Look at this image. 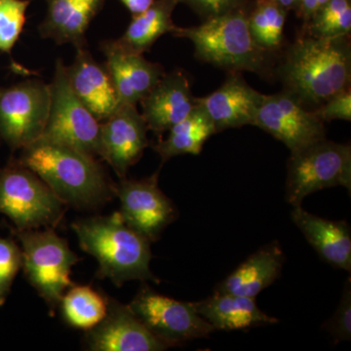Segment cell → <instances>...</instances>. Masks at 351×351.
<instances>
[{"label": "cell", "mask_w": 351, "mask_h": 351, "mask_svg": "<svg viewBox=\"0 0 351 351\" xmlns=\"http://www.w3.org/2000/svg\"><path fill=\"white\" fill-rule=\"evenodd\" d=\"M350 36L317 38L304 34L288 50L278 68L284 92L314 110L350 87Z\"/></svg>", "instance_id": "cell-1"}, {"label": "cell", "mask_w": 351, "mask_h": 351, "mask_svg": "<svg viewBox=\"0 0 351 351\" xmlns=\"http://www.w3.org/2000/svg\"><path fill=\"white\" fill-rule=\"evenodd\" d=\"M80 248L99 263V276L117 286L131 280L159 283L151 270V242L126 225L119 212L71 225Z\"/></svg>", "instance_id": "cell-2"}, {"label": "cell", "mask_w": 351, "mask_h": 351, "mask_svg": "<svg viewBox=\"0 0 351 351\" xmlns=\"http://www.w3.org/2000/svg\"><path fill=\"white\" fill-rule=\"evenodd\" d=\"M23 151L20 163L38 176L64 203L90 207L110 195L105 174L94 156L43 140Z\"/></svg>", "instance_id": "cell-3"}, {"label": "cell", "mask_w": 351, "mask_h": 351, "mask_svg": "<svg viewBox=\"0 0 351 351\" xmlns=\"http://www.w3.org/2000/svg\"><path fill=\"white\" fill-rule=\"evenodd\" d=\"M248 14L240 6L204 20L196 27H177L172 34L189 39L195 45V57L204 63L230 73H263L269 64L270 52L254 40L249 29Z\"/></svg>", "instance_id": "cell-4"}, {"label": "cell", "mask_w": 351, "mask_h": 351, "mask_svg": "<svg viewBox=\"0 0 351 351\" xmlns=\"http://www.w3.org/2000/svg\"><path fill=\"white\" fill-rule=\"evenodd\" d=\"M285 199L293 207L321 189L343 186L351 191V147L321 140L289 158Z\"/></svg>", "instance_id": "cell-5"}, {"label": "cell", "mask_w": 351, "mask_h": 351, "mask_svg": "<svg viewBox=\"0 0 351 351\" xmlns=\"http://www.w3.org/2000/svg\"><path fill=\"white\" fill-rule=\"evenodd\" d=\"M17 237L22 244V267L27 280L49 306L59 304L66 291L73 286L71 272L77 256L53 230H18Z\"/></svg>", "instance_id": "cell-6"}, {"label": "cell", "mask_w": 351, "mask_h": 351, "mask_svg": "<svg viewBox=\"0 0 351 351\" xmlns=\"http://www.w3.org/2000/svg\"><path fill=\"white\" fill-rule=\"evenodd\" d=\"M49 117L38 140L66 145L89 156H98L101 122L96 119L73 92L66 66L58 60L49 84Z\"/></svg>", "instance_id": "cell-7"}, {"label": "cell", "mask_w": 351, "mask_h": 351, "mask_svg": "<svg viewBox=\"0 0 351 351\" xmlns=\"http://www.w3.org/2000/svg\"><path fill=\"white\" fill-rule=\"evenodd\" d=\"M63 201L32 171L20 163L0 172V214L18 230L56 225L64 213Z\"/></svg>", "instance_id": "cell-8"}, {"label": "cell", "mask_w": 351, "mask_h": 351, "mask_svg": "<svg viewBox=\"0 0 351 351\" xmlns=\"http://www.w3.org/2000/svg\"><path fill=\"white\" fill-rule=\"evenodd\" d=\"M152 335L168 348L208 338L213 327L196 311L193 302L171 299L144 286L128 304Z\"/></svg>", "instance_id": "cell-9"}, {"label": "cell", "mask_w": 351, "mask_h": 351, "mask_svg": "<svg viewBox=\"0 0 351 351\" xmlns=\"http://www.w3.org/2000/svg\"><path fill=\"white\" fill-rule=\"evenodd\" d=\"M50 86L25 80L0 91V136L13 149H25L43 135L50 110Z\"/></svg>", "instance_id": "cell-10"}, {"label": "cell", "mask_w": 351, "mask_h": 351, "mask_svg": "<svg viewBox=\"0 0 351 351\" xmlns=\"http://www.w3.org/2000/svg\"><path fill=\"white\" fill-rule=\"evenodd\" d=\"M324 121L286 92L263 95L255 124L282 142L291 154L326 138Z\"/></svg>", "instance_id": "cell-11"}, {"label": "cell", "mask_w": 351, "mask_h": 351, "mask_svg": "<svg viewBox=\"0 0 351 351\" xmlns=\"http://www.w3.org/2000/svg\"><path fill=\"white\" fill-rule=\"evenodd\" d=\"M113 193L119 198V213L126 225L151 243L177 217L172 201L159 189L157 173L138 181L123 178L113 186Z\"/></svg>", "instance_id": "cell-12"}, {"label": "cell", "mask_w": 351, "mask_h": 351, "mask_svg": "<svg viewBox=\"0 0 351 351\" xmlns=\"http://www.w3.org/2000/svg\"><path fill=\"white\" fill-rule=\"evenodd\" d=\"M147 131L137 107L120 104L110 117L101 122L98 156L123 179L149 145Z\"/></svg>", "instance_id": "cell-13"}, {"label": "cell", "mask_w": 351, "mask_h": 351, "mask_svg": "<svg viewBox=\"0 0 351 351\" xmlns=\"http://www.w3.org/2000/svg\"><path fill=\"white\" fill-rule=\"evenodd\" d=\"M85 341L93 351H161L168 346L152 335L129 306L108 300L107 313L88 330Z\"/></svg>", "instance_id": "cell-14"}, {"label": "cell", "mask_w": 351, "mask_h": 351, "mask_svg": "<svg viewBox=\"0 0 351 351\" xmlns=\"http://www.w3.org/2000/svg\"><path fill=\"white\" fill-rule=\"evenodd\" d=\"M105 68L120 104L137 106L164 75L162 66L147 61L144 54L122 47L117 40L101 43Z\"/></svg>", "instance_id": "cell-15"}, {"label": "cell", "mask_w": 351, "mask_h": 351, "mask_svg": "<svg viewBox=\"0 0 351 351\" xmlns=\"http://www.w3.org/2000/svg\"><path fill=\"white\" fill-rule=\"evenodd\" d=\"M141 104L147 129L161 135L188 117L196 106V98L188 75L176 69L164 73Z\"/></svg>", "instance_id": "cell-16"}, {"label": "cell", "mask_w": 351, "mask_h": 351, "mask_svg": "<svg viewBox=\"0 0 351 351\" xmlns=\"http://www.w3.org/2000/svg\"><path fill=\"white\" fill-rule=\"evenodd\" d=\"M263 94L245 82L239 73H232L213 93L196 98L198 105L218 132L254 125Z\"/></svg>", "instance_id": "cell-17"}, {"label": "cell", "mask_w": 351, "mask_h": 351, "mask_svg": "<svg viewBox=\"0 0 351 351\" xmlns=\"http://www.w3.org/2000/svg\"><path fill=\"white\" fill-rule=\"evenodd\" d=\"M75 48V62L66 66L69 84L96 119L104 121L119 106L117 92L105 66L95 61L85 44Z\"/></svg>", "instance_id": "cell-18"}, {"label": "cell", "mask_w": 351, "mask_h": 351, "mask_svg": "<svg viewBox=\"0 0 351 351\" xmlns=\"http://www.w3.org/2000/svg\"><path fill=\"white\" fill-rule=\"evenodd\" d=\"M292 221L325 262L351 271V230L346 221L323 219L294 207Z\"/></svg>", "instance_id": "cell-19"}, {"label": "cell", "mask_w": 351, "mask_h": 351, "mask_svg": "<svg viewBox=\"0 0 351 351\" xmlns=\"http://www.w3.org/2000/svg\"><path fill=\"white\" fill-rule=\"evenodd\" d=\"M196 311L208 321L215 331H234L274 325L278 319L267 315L258 306L256 298L217 292L207 299L193 302Z\"/></svg>", "instance_id": "cell-20"}, {"label": "cell", "mask_w": 351, "mask_h": 351, "mask_svg": "<svg viewBox=\"0 0 351 351\" xmlns=\"http://www.w3.org/2000/svg\"><path fill=\"white\" fill-rule=\"evenodd\" d=\"M285 256L278 242L265 245L219 282L215 291L256 298L276 282L282 270Z\"/></svg>", "instance_id": "cell-21"}, {"label": "cell", "mask_w": 351, "mask_h": 351, "mask_svg": "<svg viewBox=\"0 0 351 351\" xmlns=\"http://www.w3.org/2000/svg\"><path fill=\"white\" fill-rule=\"evenodd\" d=\"M47 14L40 36L58 44H85V32L106 0H45Z\"/></svg>", "instance_id": "cell-22"}, {"label": "cell", "mask_w": 351, "mask_h": 351, "mask_svg": "<svg viewBox=\"0 0 351 351\" xmlns=\"http://www.w3.org/2000/svg\"><path fill=\"white\" fill-rule=\"evenodd\" d=\"M177 4V0H156L144 12L133 16L117 43L127 50L144 54L157 39L164 34H173L177 29L172 20Z\"/></svg>", "instance_id": "cell-23"}, {"label": "cell", "mask_w": 351, "mask_h": 351, "mask_svg": "<svg viewBox=\"0 0 351 351\" xmlns=\"http://www.w3.org/2000/svg\"><path fill=\"white\" fill-rule=\"evenodd\" d=\"M216 133L211 120L196 101L188 117L173 126L167 138L159 141L154 149L163 162L182 154L198 156L208 138Z\"/></svg>", "instance_id": "cell-24"}, {"label": "cell", "mask_w": 351, "mask_h": 351, "mask_svg": "<svg viewBox=\"0 0 351 351\" xmlns=\"http://www.w3.org/2000/svg\"><path fill=\"white\" fill-rule=\"evenodd\" d=\"M60 304L64 320L78 329L89 330L96 326L105 317L108 309V301L89 286L69 288Z\"/></svg>", "instance_id": "cell-25"}, {"label": "cell", "mask_w": 351, "mask_h": 351, "mask_svg": "<svg viewBox=\"0 0 351 351\" xmlns=\"http://www.w3.org/2000/svg\"><path fill=\"white\" fill-rule=\"evenodd\" d=\"M287 10L274 0H257L248 14L249 29L256 43L267 52L280 48Z\"/></svg>", "instance_id": "cell-26"}, {"label": "cell", "mask_w": 351, "mask_h": 351, "mask_svg": "<svg viewBox=\"0 0 351 351\" xmlns=\"http://www.w3.org/2000/svg\"><path fill=\"white\" fill-rule=\"evenodd\" d=\"M307 24V34L317 38L350 36V0H329L316 11Z\"/></svg>", "instance_id": "cell-27"}, {"label": "cell", "mask_w": 351, "mask_h": 351, "mask_svg": "<svg viewBox=\"0 0 351 351\" xmlns=\"http://www.w3.org/2000/svg\"><path fill=\"white\" fill-rule=\"evenodd\" d=\"M29 0H0V51L13 49L23 31Z\"/></svg>", "instance_id": "cell-28"}, {"label": "cell", "mask_w": 351, "mask_h": 351, "mask_svg": "<svg viewBox=\"0 0 351 351\" xmlns=\"http://www.w3.org/2000/svg\"><path fill=\"white\" fill-rule=\"evenodd\" d=\"M22 267V249L13 240L0 239V306L5 304L14 279Z\"/></svg>", "instance_id": "cell-29"}, {"label": "cell", "mask_w": 351, "mask_h": 351, "mask_svg": "<svg viewBox=\"0 0 351 351\" xmlns=\"http://www.w3.org/2000/svg\"><path fill=\"white\" fill-rule=\"evenodd\" d=\"M325 329L336 343L351 339V282L346 280L343 295L334 315L325 323Z\"/></svg>", "instance_id": "cell-30"}, {"label": "cell", "mask_w": 351, "mask_h": 351, "mask_svg": "<svg viewBox=\"0 0 351 351\" xmlns=\"http://www.w3.org/2000/svg\"><path fill=\"white\" fill-rule=\"evenodd\" d=\"M316 113L322 121L332 120H351V89L350 87L339 93L334 95L329 100L325 101L319 108H316Z\"/></svg>", "instance_id": "cell-31"}, {"label": "cell", "mask_w": 351, "mask_h": 351, "mask_svg": "<svg viewBox=\"0 0 351 351\" xmlns=\"http://www.w3.org/2000/svg\"><path fill=\"white\" fill-rule=\"evenodd\" d=\"M177 1L178 3L186 4L198 15L206 20L239 8L246 0H177Z\"/></svg>", "instance_id": "cell-32"}, {"label": "cell", "mask_w": 351, "mask_h": 351, "mask_svg": "<svg viewBox=\"0 0 351 351\" xmlns=\"http://www.w3.org/2000/svg\"><path fill=\"white\" fill-rule=\"evenodd\" d=\"M319 8V0H301L300 1L299 12L298 13L304 22L308 23Z\"/></svg>", "instance_id": "cell-33"}, {"label": "cell", "mask_w": 351, "mask_h": 351, "mask_svg": "<svg viewBox=\"0 0 351 351\" xmlns=\"http://www.w3.org/2000/svg\"><path fill=\"white\" fill-rule=\"evenodd\" d=\"M120 1L130 11L132 15L135 16L147 10L156 0H120Z\"/></svg>", "instance_id": "cell-34"}, {"label": "cell", "mask_w": 351, "mask_h": 351, "mask_svg": "<svg viewBox=\"0 0 351 351\" xmlns=\"http://www.w3.org/2000/svg\"><path fill=\"white\" fill-rule=\"evenodd\" d=\"M274 1L276 2L278 5L283 7L285 10L288 11L293 9V10L299 12L300 1L301 0H274Z\"/></svg>", "instance_id": "cell-35"}, {"label": "cell", "mask_w": 351, "mask_h": 351, "mask_svg": "<svg viewBox=\"0 0 351 351\" xmlns=\"http://www.w3.org/2000/svg\"><path fill=\"white\" fill-rule=\"evenodd\" d=\"M320 1V7L324 5L326 2L329 1V0H319Z\"/></svg>", "instance_id": "cell-36"}]
</instances>
